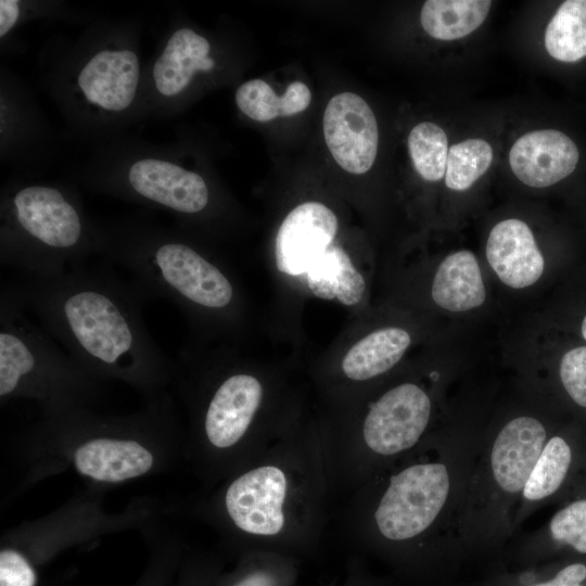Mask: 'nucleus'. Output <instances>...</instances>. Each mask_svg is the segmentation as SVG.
Masks as SVG:
<instances>
[{
	"mask_svg": "<svg viewBox=\"0 0 586 586\" xmlns=\"http://www.w3.org/2000/svg\"><path fill=\"white\" fill-rule=\"evenodd\" d=\"M20 16V5L14 0L0 1V36L7 35L15 25Z\"/></svg>",
	"mask_w": 586,
	"mask_h": 586,
	"instance_id": "nucleus-31",
	"label": "nucleus"
},
{
	"mask_svg": "<svg viewBox=\"0 0 586 586\" xmlns=\"http://www.w3.org/2000/svg\"><path fill=\"white\" fill-rule=\"evenodd\" d=\"M492 7L489 0H428L420 13L424 31L437 40H456L476 30Z\"/></svg>",
	"mask_w": 586,
	"mask_h": 586,
	"instance_id": "nucleus-22",
	"label": "nucleus"
},
{
	"mask_svg": "<svg viewBox=\"0 0 586 586\" xmlns=\"http://www.w3.org/2000/svg\"><path fill=\"white\" fill-rule=\"evenodd\" d=\"M411 343L409 333L400 328L373 331L351 347L342 361V369L352 380L362 381L393 368Z\"/></svg>",
	"mask_w": 586,
	"mask_h": 586,
	"instance_id": "nucleus-20",
	"label": "nucleus"
},
{
	"mask_svg": "<svg viewBox=\"0 0 586 586\" xmlns=\"http://www.w3.org/2000/svg\"><path fill=\"white\" fill-rule=\"evenodd\" d=\"M1 265L21 277L51 279L80 268L94 245L80 211L58 188L18 189L3 206Z\"/></svg>",
	"mask_w": 586,
	"mask_h": 586,
	"instance_id": "nucleus-3",
	"label": "nucleus"
},
{
	"mask_svg": "<svg viewBox=\"0 0 586 586\" xmlns=\"http://www.w3.org/2000/svg\"><path fill=\"white\" fill-rule=\"evenodd\" d=\"M323 135L334 161L354 175L373 165L379 145L377 118L358 94L342 92L328 103L323 114Z\"/></svg>",
	"mask_w": 586,
	"mask_h": 586,
	"instance_id": "nucleus-9",
	"label": "nucleus"
},
{
	"mask_svg": "<svg viewBox=\"0 0 586 586\" xmlns=\"http://www.w3.org/2000/svg\"><path fill=\"white\" fill-rule=\"evenodd\" d=\"M545 48L561 62L586 56V0H568L558 8L546 27Z\"/></svg>",
	"mask_w": 586,
	"mask_h": 586,
	"instance_id": "nucleus-25",
	"label": "nucleus"
},
{
	"mask_svg": "<svg viewBox=\"0 0 586 586\" xmlns=\"http://www.w3.org/2000/svg\"><path fill=\"white\" fill-rule=\"evenodd\" d=\"M533 538L552 552L569 558L586 557V480Z\"/></svg>",
	"mask_w": 586,
	"mask_h": 586,
	"instance_id": "nucleus-23",
	"label": "nucleus"
},
{
	"mask_svg": "<svg viewBox=\"0 0 586 586\" xmlns=\"http://www.w3.org/2000/svg\"><path fill=\"white\" fill-rule=\"evenodd\" d=\"M559 381L571 403L586 411V345L571 348L561 357Z\"/></svg>",
	"mask_w": 586,
	"mask_h": 586,
	"instance_id": "nucleus-28",
	"label": "nucleus"
},
{
	"mask_svg": "<svg viewBox=\"0 0 586 586\" xmlns=\"http://www.w3.org/2000/svg\"><path fill=\"white\" fill-rule=\"evenodd\" d=\"M492 145L480 138H470L449 148L445 184L454 191H466L481 178L492 165Z\"/></svg>",
	"mask_w": 586,
	"mask_h": 586,
	"instance_id": "nucleus-27",
	"label": "nucleus"
},
{
	"mask_svg": "<svg viewBox=\"0 0 586 586\" xmlns=\"http://www.w3.org/2000/svg\"><path fill=\"white\" fill-rule=\"evenodd\" d=\"M586 480V434L568 429L546 441L515 509L514 528L537 508L563 501Z\"/></svg>",
	"mask_w": 586,
	"mask_h": 586,
	"instance_id": "nucleus-7",
	"label": "nucleus"
},
{
	"mask_svg": "<svg viewBox=\"0 0 586 586\" xmlns=\"http://www.w3.org/2000/svg\"><path fill=\"white\" fill-rule=\"evenodd\" d=\"M4 289L95 379L124 380L148 394L169 379L170 362L144 323L149 298L107 266L51 279L20 276Z\"/></svg>",
	"mask_w": 586,
	"mask_h": 586,
	"instance_id": "nucleus-1",
	"label": "nucleus"
},
{
	"mask_svg": "<svg viewBox=\"0 0 586 586\" xmlns=\"http://www.w3.org/2000/svg\"><path fill=\"white\" fill-rule=\"evenodd\" d=\"M579 160L576 144L564 132L538 129L524 133L511 146L514 176L532 188L550 187L571 175Z\"/></svg>",
	"mask_w": 586,
	"mask_h": 586,
	"instance_id": "nucleus-13",
	"label": "nucleus"
},
{
	"mask_svg": "<svg viewBox=\"0 0 586 586\" xmlns=\"http://www.w3.org/2000/svg\"><path fill=\"white\" fill-rule=\"evenodd\" d=\"M73 459L81 475L103 483H119L144 475L154 463L152 453L139 441L104 434L79 444Z\"/></svg>",
	"mask_w": 586,
	"mask_h": 586,
	"instance_id": "nucleus-17",
	"label": "nucleus"
},
{
	"mask_svg": "<svg viewBox=\"0 0 586 586\" xmlns=\"http://www.w3.org/2000/svg\"><path fill=\"white\" fill-rule=\"evenodd\" d=\"M260 382L247 373L226 378L212 395L204 417L208 442L216 448L237 444L247 431L262 400Z\"/></svg>",
	"mask_w": 586,
	"mask_h": 586,
	"instance_id": "nucleus-14",
	"label": "nucleus"
},
{
	"mask_svg": "<svg viewBox=\"0 0 586 586\" xmlns=\"http://www.w3.org/2000/svg\"><path fill=\"white\" fill-rule=\"evenodd\" d=\"M581 332L584 340L586 341V315L584 316L582 324H581Z\"/></svg>",
	"mask_w": 586,
	"mask_h": 586,
	"instance_id": "nucleus-33",
	"label": "nucleus"
},
{
	"mask_svg": "<svg viewBox=\"0 0 586 586\" xmlns=\"http://www.w3.org/2000/svg\"><path fill=\"white\" fill-rule=\"evenodd\" d=\"M528 586H586V557L569 558L551 577Z\"/></svg>",
	"mask_w": 586,
	"mask_h": 586,
	"instance_id": "nucleus-30",
	"label": "nucleus"
},
{
	"mask_svg": "<svg viewBox=\"0 0 586 586\" xmlns=\"http://www.w3.org/2000/svg\"><path fill=\"white\" fill-rule=\"evenodd\" d=\"M38 572L29 558L15 548L0 552V586H37Z\"/></svg>",
	"mask_w": 586,
	"mask_h": 586,
	"instance_id": "nucleus-29",
	"label": "nucleus"
},
{
	"mask_svg": "<svg viewBox=\"0 0 586 586\" xmlns=\"http://www.w3.org/2000/svg\"><path fill=\"white\" fill-rule=\"evenodd\" d=\"M485 253L499 280L512 289L533 285L544 272V256L532 230L521 219L497 222L488 234Z\"/></svg>",
	"mask_w": 586,
	"mask_h": 586,
	"instance_id": "nucleus-15",
	"label": "nucleus"
},
{
	"mask_svg": "<svg viewBox=\"0 0 586 586\" xmlns=\"http://www.w3.org/2000/svg\"><path fill=\"white\" fill-rule=\"evenodd\" d=\"M468 450L450 448L394 474L374 512L380 534L392 542L409 540L431 528L445 511H456L474 462Z\"/></svg>",
	"mask_w": 586,
	"mask_h": 586,
	"instance_id": "nucleus-6",
	"label": "nucleus"
},
{
	"mask_svg": "<svg viewBox=\"0 0 586 586\" xmlns=\"http://www.w3.org/2000/svg\"><path fill=\"white\" fill-rule=\"evenodd\" d=\"M286 479L277 467L253 469L228 487L225 504L229 517L242 531L262 536L278 534L284 525Z\"/></svg>",
	"mask_w": 586,
	"mask_h": 586,
	"instance_id": "nucleus-10",
	"label": "nucleus"
},
{
	"mask_svg": "<svg viewBox=\"0 0 586 586\" xmlns=\"http://www.w3.org/2000/svg\"><path fill=\"white\" fill-rule=\"evenodd\" d=\"M431 413L432 402L422 387L399 384L372 404L362 428L365 443L385 457L408 450L425 432Z\"/></svg>",
	"mask_w": 586,
	"mask_h": 586,
	"instance_id": "nucleus-8",
	"label": "nucleus"
},
{
	"mask_svg": "<svg viewBox=\"0 0 586 586\" xmlns=\"http://www.w3.org/2000/svg\"><path fill=\"white\" fill-rule=\"evenodd\" d=\"M107 259L126 269L149 298L190 311H222L233 303L228 276L196 247L164 233H123L100 241Z\"/></svg>",
	"mask_w": 586,
	"mask_h": 586,
	"instance_id": "nucleus-4",
	"label": "nucleus"
},
{
	"mask_svg": "<svg viewBox=\"0 0 586 586\" xmlns=\"http://www.w3.org/2000/svg\"><path fill=\"white\" fill-rule=\"evenodd\" d=\"M127 181L130 190L142 200L178 214L201 213L209 202L208 187L202 176L167 161L135 162Z\"/></svg>",
	"mask_w": 586,
	"mask_h": 586,
	"instance_id": "nucleus-12",
	"label": "nucleus"
},
{
	"mask_svg": "<svg viewBox=\"0 0 586 586\" xmlns=\"http://www.w3.org/2000/svg\"><path fill=\"white\" fill-rule=\"evenodd\" d=\"M3 288L0 296V397H37L54 412L78 408L95 387L81 368Z\"/></svg>",
	"mask_w": 586,
	"mask_h": 586,
	"instance_id": "nucleus-5",
	"label": "nucleus"
},
{
	"mask_svg": "<svg viewBox=\"0 0 586 586\" xmlns=\"http://www.w3.org/2000/svg\"><path fill=\"white\" fill-rule=\"evenodd\" d=\"M277 581L266 571H253L234 581L229 586H276Z\"/></svg>",
	"mask_w": 586,
	"mask_h": 586,
	"instance_id": "nucleus-32",
	"label": "nucleus"
},
{
	"mask_svg": "<svg viewBox=\"0 0 586 586\" xmlns=\"http://www.w3.org/2000/svg\"><path fill=\"white\" fill-rule=\"evenodd\" d=\"M310 291L322 300L337 298L344 305L357 304L365 291V280L347 253L331 244L307 271Z\"/></svg>",
	"mask_w": 586,
	"mask_h": 586,
	"instance_id": "nucleus-21",
	"label": "nucleus"
},
{
	"mask_svg": "<svg viewBox=\"0 0 586 586\" xmlns=\"http://www.w3.org/2000/svg\"><path fill=\"white\" fill-rule=\"evenodd\" d=\"M337 230L335 214L319 202H306L283 219L279 227L275 256L279 271L292 276L307 273L313 263L332 244Z\"/></svg>",
	"mask_w": 586,
	"mask_h": 586,
	"instance_id": "nucleus-11",
	"label": "nucleus"
},
{
	"mask_svg": "<svg viewBox=\"0 0 586 586\" xmlns=\"http://www.w3.org/2000/svg\"><path fill=\"white\" fill-rule=\"evenodd\" d=\"M140 63L131 50H102L81 68L77 85L86 100L105 111L126 110L135 99Z\"/></svg>",
	"mask_w": 586,
	"mask_h": 586,
	"instance_id": "nucleus-16",
	"label": "nucleus"
},
{
	"mask_svg": "<svg viewBox=\"0 0 586 586\" xmlns=\"http://www.w3.org/2000/svg\"><path fill=\"white\" fill-rule=\"evenodd\" d=\"M208 40L190 28L176 30L153 66L155 88L164 97L180 93L196 72L215 66Z\"/></svg>",
	"mask_w": 586,
	"mask_h": 586,
	"instance_id": "nucleus-18",
	"label": "nucleus"
},
{
	"mask_svg": "<svg viewBox=\"0 0 586 586\" xmlns=\"http://www.w3.org/2000/svg\"><path fill=\"white\" fill-rule=\"evenodd\" d=\"M431 295L438 307L454 313L483 305L486 290L475 255L467 250L447 255L435 272Z\"/></svg>",
	"mask_w": 586,
	"mask_h": 586,
	"instance_id": "nucleus-19",
	"label": "nucleus"
},
{
	"mask_svg": "<svg viewBox=\"0 0 586 586\" xmlns=\"http://www.w3.org/2000/svg\"><path fill=\"white\" fill-rule=\"evenodd\" d=\"M310 100L308 87L301 81L291 82L281 97L262 79L249 80L235 92V103L240 111L262 123L301 113L308 107Z\"/></svg>",
	"mask_w": 586,
	"mask_h": 586,
	"instance_id": "nucleus-24",
	"label": "nucleus"
},
{
	"mask_svg": "<svg viewBox=\"0 0 586 586\" xmlns=\"http://www.w3.org/2000/svg\"><path fill=\"white\" fill-rule=\"evenodd\" d=\"M407 143L413 167L424 180L438 181L445 177L449 149L441 126L431 122L416 125Z\"/></svg>",
	"mask_w": 586,
	"mask_h": 586,
	"instance_id": "nucleus-26",
	"label": "nucleus"
},
{
	"mask_svg": "<svg viewBox=\"0 0 586 586\" xmlns=\"http://www.w3.org/2000/svg\"><path fill=\"white\" fill-rule=\"evenodd\" d=\"M551 434L531 415L502 424L469 473L454 522L460 538L486 542L511 534L522 491Z\"/></svg>",
	"mask_w": 586,
	"mask_h": 586,
	"instance_id": "nucleus-2",
	"label": "nucleus"
}]
</instances>
